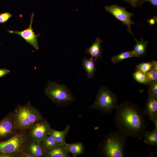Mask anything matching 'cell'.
Segmentation results:
<instances>
[{"instance_id":"1","label":"cell","mask_w":157,"mask_h":157,"mask_svg":"<svg viewBox=\"0 0 157 157\" xmlns=\"http://www.w3.org/2000/svg\"><path fill=\"white\" fill-rule=\"evenodd\" d=\"M145 116L139 104L126 101L118 105L114 121L118 130L128 136L141 140L149 126Z\"/></svg>"},{"instance_id":"2","label":"cell","mask_w":157,"mask_h":157,"mask_svg":"<svg viewBox=\"0 0 157 157\" xmlns=\"http://www.w3.org/2000/svg\"><path fill=\"white\" fill-rule=\"evenodd\" d=\"M13 112L15 127L18 132L28 131L35 122L45 119L29 101L23 105H18Z\"/></svg>"},{"instance_id":"3","label":"cell","mask_w":157,"mask_h":157,"mask_svg":"<svg viewBox=\"0 0 157 157\" xmlns=\"http://www.w3.org/2000/svg\"><path fill=\"white\" fill-rule=\"evenodd\" d=\"M128 136L118 130L110 133L106 137L101 149L106 157H124Z\"/></svg>"},{"instance_id":"4","label":"cell","mask_w":157,"mask_h":157,"mask_svg":"<svg viewBox=\"0 0 157 157\" xmlns=\"http://www.w3.org/2000/svg\"><path fill=\"white\" fill-rule=\"evenodd\" d=\"M28 138L27 131L18 132L9 139L0 141V152L12 157H23Z\"/></svg>"},{"instance_id":"5","label":"cell","mask_w":157,"mask_h":157,"mask_svg":"<svg viewBox=\"0 0 157 157\" xmlns=\"http://www.w3.org/2000/svg\"><path fill=\"white\" fill-rule=\"evenodd\" d=\"M118 98L117 95L109 88L101 87L99 90L94 103L91 108L99 110L102 112L111 114L117 108Z\"/></svg>"},{"instance_id":"6","label":"cell","mask_w":157,"mask_h":157,"mask_svg":"<svg viewBox=\"0 0 157 157\" xmlns=\"http://www.w3.org/2000/svg\"><path fill=\"white\" fill-rule=\"evenodd\" d=\"M44 91L46 96L56 103L70 102L74 99L72 95L65 86L55 82L49 81Z\"/></svg>"},{"instance_id":"7","label":"cell","mask_w":157,"mask_h":157,"mask_svg":"<svg viewBox=\"0 0 157 157\" xmlns=\"http://www.w3.org/2000/svg\"><path fill=\"white\" fill-rule=\"evenodd\" d=\"M105 10L112 15L117 19L121 21L128 28V31L134 36L131 28V25L134 24L131 18L134 14L126 10L123 7L115 4L105 7Z\"/></svg>"},{"instance_id":"8","label":"cell","mask_w":157,"mask_h":157,"mask_svg":"<svg viewBox=\"0 0 157 157\" xmlns=\"http://www.w3.org/2000/svg\"><path fill=\"white\" fill-rule=\"evenodd\" d=\"M51 128L45 120H41L35 122L27 131L29 138L41 141L49 135Z\"/></svg>"},{"instance_id":"9","label":"cell","mask_w":157,"mask_h":157,"mask_svg":"<svg viewBox=\"0 0 157 157\" xmlns=\"http://www.w3.org/2000/svg\"><path fill=\"white\" fill-rule=\"evenodd\" d=\"M18 133L13 112H10L0 121V141L7 140Z\"/></svg>"},{"instance_id":"10","label":"cell","mask_w":157,"mask_h":157,"mask_svg":"<svg viewBox=\"0 0 157 157\" xmlns=\"http://www.w3.org/2000/svg\"><path fill=\"white\" fill-rule=\"evenodd\" d=\"M34 13H32L31 16V19L29 26L28 28L23 31L8 30V31L13 34H16L19 35L23 38L26 42L31 44L35 49L38 50L39 49L38 38L40 34L36 35L33 31L32 28Z\"/></svg>"},{"instance_id":"11","label":"cell","mask_w":157,"mask_h":157,"mask_svg":"<svg viewBox=\"0 0 157 157\" xmlns=\"http://www.w3.org/2000/svg\"><path fill=\"white\" fill-rule=\"evenodd\" d=\"M25 152L32 155L33 157H45L46 151L41 141L29 137L26 147Z\"/></svg>"},{"instance_id":"12","label":"cell","mask_w":157,"mask_h":157,"mask_svg":"<svg viewBox=\"0 0 157 157\" xmlns=\"http://www.w3.org/2000/svg\"><path fill=\"white\" fill-rule=\"evenodd\" d=\"M143 111L145 115L148 116L150 120L157 117V97L148 96Z\"/></svg>"},{"instance_id":"13","label":"cell","mask_w":157,"mask_h":157,"mask_svg":"<svg viewBox=\"0 0 157 157\" xmlns=\"http://www.w3.org/2000/svg\"><path fill=\"white\" fill-rule=\"evenodd\" d=\"M65 143L59 144L47 151L45 153V157L70 156L69 153L67 151L66 148Z\"/></svg>"},{"instance_id":"14","label":"cell","mask_w":157,"mask_h":157,"mask_svg":"<svg viewBox=\"0 0 157 157\" xmlns=\"http://www.w3.org/2000/svg\"><path fill=\"white\" fill-rule=\"evenodd\" d=\"M102 42L101 39L97 37L91 46L87 49L85 53L90 54L94 61H97L99 58L101 57L102 51L101 50V44Z\"/></svg>"},{"instance_id":"15","label":"cell","mask_w":157,"mask_h":157,"mask_svg":"<svg viewBox=\"0 0 157 157\" xmlns=\"http://www.w3.org/2000/svg\"><path fill=\"white\" fill-rule=\"evenodd\" d=\"M94 58L92 57L88 58L85 57L82 60V65L87 73V76L89 78L94 75L95 72L97 69L95 68Z\"/></svg>"},{"instance_id":"16","label":"cell","mask_w":157,"mask_h":157,"mask_svg":"<svg viewBox=\"0 0 157 157\" xmlns=\"http://www.w3.org/2000/svg\"><path fill=\"white\" fill-rule=\"evenodd\" d=\"M69 126L67 125L65 129L62 131H57L51 128L49 135L59 144L65 143V138L69 130Z\"/></svg>"},{"instance_id":"17","label":"cell","mask_w":157,"mask_h":157,"mask_svg":"<svg viewBox=\"0 0 157 157\" xmlns=\"http://www.w3.org/2000/svg\"><path fill=\"white\" fill-rule=\"evenodd\" d=\"M67 150L72 154L73 157H76L81 155L83 152L84 147L81 142H76L71 144H65Z\"/></svg>"},{"instance_id":"18","label":"cell","mask_w":157,"mask_h":157,"mask_svg":"<svg viewBox=\"0 0 157 157\" xmlns=\"http://www.w3.org/2000/svg\"><path fill=\"white\" fill-rule=\"evenodd\" d=\"M144 142L151 146H157V129L151 131H146L144 134Z\"/></svg>"},{"instance_id":"19","label":"cell","mask_w":157,"mask_h":157,"mask_svg":"<svg viewBox=\"0 0 157 157\" xmlns=\"http://www.w3.org/2000/svg\"><path fill=\"white\" fill-rule=\"evenodd\" d=\"M136 44L134 47L133 51L139 57L145 54L146 47L149 42L147 40L144 41L143 38L140 40L135 38Z\"/></svg>"},{"instance_id":"20","label":"cell","mask_w":157,"mask_h":157,"mask_svg":"<svg viewBox=\"0 0 157 157\" xmlns=\"http://www.w3.org/2000/svg\"><path fill=\"white\" fill-rule=\"evenodd\" d=\"M133 57H138L139 56L132 51L124 52L115 56L111 58V60L113 63H116L125 59Z\"/></svg>"},{"instance_id":"21","label":"cell","mask_w":157,"mask_h":157,"mask_svg":"<svg viewBox=\"0 0 157 157\" xmlns=\"http://www.w3.org/2000/svg\"><path fill=\"white\" fill-rule=\"evenodd\" d=\"M153 66L145 74L149 82L157 81V62L155 60H153Z\"/></svg>"},{"instance_id":"22","label":"cell","mask_w":157,"mask_h":157,"mask_svg":"<svg viewBox=\"0 0 157 157\" xmlns=\"http://www.w3.org/2000/svg\"><path fill=\"white\" fill-rule=\"evenodd\" d=\"M133 76L137 81L146 85H148L149 82L145 74H144L138 70L136 69L133 74Z\"/></svg>"},{"instance_id":"23","label":"cell","mask_w":157,"mask_h":157,"mask_svg":"<svg viewBox=\"0 0 157 157\" xmlns=\"http://www.w3.org/2000/svg\"><path fill=\"white\" fill-rule=\"evenodd\" d=\"M42 146L45 151L59 144L50 135H48L43 140L41 141Z\"/></svg>"},{"instance_id":"24","label":"cell","mask_w":157,"mask_h":157,"mask_svg":"<svg viewBox=\"0 0 157 157\" xmlns=\"http://www.w3.org/2000/svg\"><path fill=\"white\" fill-rule=\"evenodd\" d=\"M153 61L147 63H143L138 64L136 66V69L145 74L152 67Z\"/></svg>"},{"instance_id":"25","label":"cell","mask_w":157,"mask_h":157,"mask_svg":"<svg viewBox=\"0 0 157 157\" xmlns=\"http://www.w3.org/2000/svg\"><path fill=\"white\" fill-rule=\"evenodd\" d=\"M148 85V95L157 97V81L149 82Z\"/></svg>"},{"instance_id":"26","label":"cell","mask_w":157,"mask_h":157,"mask_svg":"<svg viewBox=\"0 0 157 157\" xmlns=\"http://www.w3.org/2000/svg\"><path fill=\"white\" fill-rule=\"evenodd\" d=\"M12 16V14L8 12H4L0 14V24L7 22Z\"/></svg>"},{"instance_id":"27","label":"cell","mask_w":157,"mask_h":157,"mask_svg":"<svg viewBox=\"0 0 157 157\" xmlns=\"http://www.w3.org/2000/svg\"><path fill=\"white\" fill-rule=\"evenodd\" d=\"M125 1L129 3L132 6L137 7L142 0H124Z\"/></svg>"},{"instance_id":"28","label":"cell","mask_w":157,"mask_h":157,"mask_svg":"<svg viewBox=\"0 0 157 157\" xmlns=\"http://www.w3.org/2000/svg\"><path fill=\"white\" fill-rule=\"evenodd\" d=\"M10 71L5 68H0V78L8 74Z\"/></svg>"},{"instance_id":"29","label":"cell","mask_w":157,"mask_h":157,"mask_svg":"<svg viewBox=\"0 0 157 157\" xmlns=\"http://www.w3.org/2000/svg\"><path fill=\"white\" fill-rule=\"evenodd\" d=\"M146 1L150 2L153 6L157 7V0H142L140 3V5L142 4L143 3Z\"/></svg>"},{"instance_id":"30","label":"cell","mask_w":157,"mask_h":157,"mask_svg":"<svg viewBox=\"0 0 157 157\" xmlns=\"http://www.w3.org/2000/svg\"><path fill=\"white\" fill-rule=\"evenodd\" d=\"M157 17L154 16L152 18H151L147 20L148 22L151 25L154 24L156 23H157Z\"/></svg>"},{"instance_id":"31","label":"cell","mask_w":157,"mask_h":157,"mask_svg":"<svg viewBox=\"0 0 157 157\" xmlns=\"http://www.w3.org/2000/svg\"><path fill=\"white\" fill-rule=\"evenodd\" d=\"M0 157H12L10 154L3 152H0Z\"/></svg>"},{"instance_id":"32","label":"cell","mask_w":157,"mask_h":157,"mask_svg":"<svg viewBox=\"0 0 157 157\" xmlns=\"http://www.w3.org/2000/svg\"><path fill=\"white\" fill-rule=\"evenodd\" d=\"M23 157H33V156L29 153L25 152Z\"/></svg>"}]
</instances>
